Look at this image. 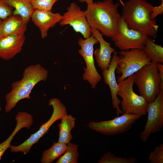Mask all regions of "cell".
Segmentation results:
<instances>
[{
  "instance_id": "1",
  "label": "cell",
  "mask_w": 163,
  "mask_h": 163,
  "mask_svg": "<svg viewBox=\"0 0 163 163\" xmlns=\"http://www.w3.org/2000/svg\"><path fill=\"white\" fill-rule=\"evenodd\" d=\"M119 3L113 0H104L87 5L84 11L90 26L99 30L103 35L111 38L117 32L121 16L118 12Z\"/></svg>"
},
{
  "instance_id": "2",
  "label": "cell",
  "mask_w": 163,
  "mask_h": 163,
  "mask_svg": "<svg viewBox=\"0 0 163 163\" xmlns=\"http://www.w3.org/2000/svg\"><path fill=\"white\" fill-rule=\"evenodd\" d=\"M153 6L145 0H128L123 5L121 17L129 29L155 39L159 26L150 18Z\"/></svg>"
},
{
  "instance_id": "3",
  "label": "cell",
  "mask_w": 163,
  "mask_h": 163,
  "mask_svg": "<svg viewBox=\"0 0 163 163\" xmlns=\"http://www.w3.org/2000/svg\"><path fill=\"white\" fill-rule=\"evenodd\" d=\"M48 75L47 70L39 63L26 67L22 79L12 83L11 90L5 96V113L11 111L20 101L30 99V94L34 87L40 81L47 80Z\"/></svg>"
},
{
  "instance_id": "4",
  "label": "cell",
  "mask_w": 163,
  "mask_h": 163,
  "mask_svg": "<svg viewBox=\"0 0 163 163\" xmlns=\"http://www.w3.org/2000/svg\"><path fill=\"white\" fill-rule=\"evenodd\" d=\"M156 63L151 62L134 74V83L140 95L148 103L154 101L160 92V79Z\"/></svg>"
},
{
  "instance_id": "5",
  "label": "cell",
  "mask_w": 163,
  "mask_h": 163,
  "mask_svg": "<svg viewBox=\"0 0 163 163\" xmlns=\"http://www.w3.org/2000/svg\"><path fill=\"white\" fill-rule=\"evenodd\" d=\"M117 83V95L122 99L120 104L123 113L141 116L146 115L149 103L143 97L137 94L133 90L134 74Z\"/></svg>"
},
{
  "instance_id": "6",
  "label": "cell",
  "mask_w": 163,
  "mask_h": 163,
  "mask_svg": "<svg viewBox=\"0 0 163 163\" xmlns=\"http://www.w3.org/2000/svg\"><path fill=\"white\" fill-rule=\"evenodd\" d=\"M48 105L52 106L53 109L52 115L49 120L42 124L36 132L31 134L27 139L20 145L16 146L11 145L9 148L11 152L28 153L33 145L38 143L40 138L48 133L50 127L55 122L61 120L67 114L66 107L59 99H50Z\"/></svg>"
},
{
  "instance_id": "7",
  "label": "cell",
  "mask_w": 163,
  "mask_h": 163,
  "mask_svg": "<svg viewBox=\"0 0 163 163\" xmlns=\"http://www.w3.org/2000/svg\"><path fill=\"white\" fill-rule=\"evenodd\" d=\"M119 54V58L115 70L121 75L117 78V83L134 74L151 62L142 49H132L121 50Z\"/></svg>"
},
{
  "instance_id": "8",
  "label": "cell",
  "mask_w": 163,
  "mask_h": 163,
  "mask_svg": "<svg viewBox=\"0 0 163 163\" xmlns=\"http://www.w3.org/2000/svg\"><path fill=\"white\" fill-rule=\"evenodd\" d=\"M109 120L88 123L89 129L106 136H113L124 133L130 129L133 125L140 119L138 115L123 113Z\"/></svg>"
},
{
  "instance_id": "9",
  "label": "cell",
  "mask_w": 163,
  "mask_h": 163,
  "mask_svg": "<svg viewBox=\"0 0 163 163\" xmlns=\"http://www.w3.org/2000/svg\"><path fill=\"white\" fill-rule=\"evenodd\" d=\"M147 37L140 32L129 29L121 17L117 31L111 38L115 45L121 51L132 49H142Z\"/></svg>"
},
{
  "instance_id": "10",
  "label": "cell",
  "mask_w": 163,
  "mask_h": 163,
  "mask_svg": "<svg viewBox=\"0 0 163 163\" xmlns=\"http://www.w3.org/2000/svg\"><path fill=\"white\" fill-rule=\"evenodd\" d=\"M98 43V40L92 34L87 38H79L78 42L81 47L78 53L84 59L86 66V68H84L83 79L88 82L93 89L95 88L101 79V75L95 68L93 58L94 46Z\"/></svg>"
},
{
  "instance_id": "11",
  "label": "cell",
  "mask_w": 163,
  "mask_h": 163,
  "mask_svg": "<svg viewBox=\"0 0 163 163\" xmlns=\"http://www.w3.org/2000/svg\"><path fill=\"white\" fill-rule=\"evenodd\" d=\"M147 113L146 122L140 135L144 142L151 134L160 131L163 126V91H160L154 101L149 103Z\"/></svg>"
},
{
  "instance_id": "12",
  "label": "cell",
  "mask_w": 163,
  "mask_h": 163,
  "mask_svg": "<svg viewBox=\"0 0 163 163\" xmlns=\"http://www.w3.org/2000/svg\"><path fill=\"white\" fill-rule=\"evenodd\" d=\"M67 11L63 14L59 22L60 25H69L76 32L80 33L85 39L92 34L90 26L85 17L84 11L75 3L72 2L67 8Z\"/></svg>"
},
{
  "instance_id": "13",
  "label": "cell",
  "mask_w": 163,
  "mask_h": 163,
  "mask_svg": "<svg viewBox=\"0 0 163 163\" xmlns=\"http://www.w3.org/2000/svg\"><path fill=\"white\" fill-rule=\"evenodd\" d=\"M25 39L24 33L7 35L0 38V58L8 60L21 51Z\"/></svg>"
},
{
  "instance_id": "14",
  "label": "cell",
  "mask_w": 163,
  "mask_h": 163,
  "mask_svg": "<svg viewBox=\"0 0 163 163\" xmlns=\"http://www.w3.org/2000/svg\"><path fill=\"white\" fill-rule=\"evenodd\" d=\"M119 58L117 53L116 52L114 53L109 68L103 70L102 73L105 83L108 85L110 88L113 106V108L116 110L117 116H119L120 113H123L119 106L121 101L117 97L118 86L115 73Z\"/></svg>"
},
{
  "instance_id": "15",
  "label": "cell",
  "mask_w": 163,
  "mask_h": 163,
  "mask_svg": "<svg viewBox=\"0 0 163 163\" xmlns=\"http://www.w3.org/2000/svg\"><path fill=\"white\" fill-rule=\"evenodd\" d=\"M62 16L59 13H53L51 11L34 9L30 18L34 24L39 29L41 38L43 39L47 36L49 29L59 23Z\"/></svg>"
},
{
  "instance_id": "16",
  "label": "cell",
  "mask_w": 163,
  "mask_h": 163,
  "mask_svg": "<svg viewBox=\"0 0 163 163\" xmlns=\"http://www.w3.org/2000/svg\"><path fill=\"white\" fill-rule=\"evenodd\" d=\"M90 29L92 34L100 43V48L94 52L96 61L102 71L107 69L110 66L111 54L116 52L115 50L111 46L110 43L104 39L103 35L99 30L91 27Z\"/></svg>"
},
{
  "instance_id": "17",
  "label": "cell",
  "mask_w": 163,
  "mask_h": 163,
  "mask_svg": "<svg viewBox=\"0 0 163 163\" xmlns=\"http://www.w3.org/2000/svg\"><path fill=\"white\" fill-rule=\"evenodd\" d=\"M27 23L19 15L13 13L0 21V38L8 34L24 33Z\"/></svg>"
},
{
  "instance_id": "18",
  "label": "cell",
  "mask_w": 163,
  "mask_h": 163,
  "mask_svg": "<svg viewBox=\"0 0 163 163\" xmlns=\"http://www.w3.org/2000/svg\"><path fill=\"white\" fill-rule=\"evenodd\" d=\"M76 118L67 114L60 120L59 124V138L57 142L66 145L72 139L71 131L75 126Z\"/></svg>"
},
{
  "instance_id": "19",
  "label": "cell",
  "mask_w": 163,
  "mask_h": 163,
  "mask_svg": "<svg viewBox=\"0 0 163 163\" xmlns=\"http://www.w3.org/2000/svg\"><path fill=\"white\" fill-rule=\"evenodd\" d=\"M15 10L13 13L19 15L28 22L34 10L30 0H2Z\"/></svg>"
},
{
  "instance_id": "20",
  "label": "cell",
  "mask_w": 163,
  "mask_h": 163,
  "mask_svg": "<svg viewBox=\"0 0 163 163\" xmlns=\"http://www.w3.org/2000/svg\"><path fill=\"white\" fill-rule=\"evenodd\" d=\"M154 40L147 37L144 47L142 49L151 61L156 63H163V47L156 44Z\"/></svg>"
},
{
  "instance_id": "21",
  "label": "cell",
  "mask_w": 163,
  "mask_h": 163,
  "mask_svg": "<svg viewBox=\"0 0 163 163\" xmlns=\"http://www.w3.org/2000/svg\"><path fill=\"white\" fill-rule=\"evenodd\" d=\"M67 149L66 145L55 142L49 149L43 152L42 163H51L63 154Z\"/></svg>"
},
{
  "instance_id": "22",
  "label": "cell",
  "mask_w": 163,
  "mask_h": 163,
  "mask_svg": "<svg viewBox=\"0 0 163 163\" xmlns=\"http://www.w3.org/2000/svg\"><path fill=\"white\" fill-rule=\"evenodd\" d=\"M66 146V150L56 163H77L79 156L78 150L79 145L70 142Z\"/></svg>"
},
{
  "instance_id": "23",
  "label": "cell",
  "mask_w": 163,
  "mask_h": 163,
  "mask_svg": "<svg viewBox=\"0 0 163 163\" xmlns=\"http://www.w3.org/2000/svg\"><path fill=\"white\" fill-rule=\"evenodd\" d=\"M138 159L135 157L129 158L117 156L110 152L105 154L98 161V163H135Z\"/></svg>"
},
{
  "instance_id": "24",
  "label": "cell",
  "mask_w": 163,
  "mask_h": 163,
  "mask_svg": "<svg viewBox=\"0 0 163 163\" xmlns=\"http://www.w3.org/2000/svg\"><path fill=\"white\" fill-rule=\"evenodd\" d=\"M59 0H30L34 9L51 11L53 5Z\"/></svg>"
},
{
  "instance_id": "25",
  "label": "cell",
  "mask_w": 163,
  "mask_h": 163,
  "mask_svg": "<svg viewBox=\"0 0 163 163\" xmlns=\"http://www.w3.org/2000/svg\"><path fill=\"white\" fill-rule=\"evenodd\" d=\"M151 163H163V144L162 143L156 146L151 152L148 158Z\"/></svg>"
},
{
  "instance_id": "26",
  "label": "cell",
  "mask_w": 163,
  "mask_h": 163,
  "mask_svg": "<svg viewBox=\"0 0 163 163\" xmlns=\"http://www.w3.org/2000/svg\"><path fill=\"white\" fill-rule=\"evenodd\" d=\"M13 8L0 0V19L3 20L13 13Z\"/></svg>"
},
{
  "instance_id": "27",
  "label": "cell",
  "mask_w": 163,
  "mask_h": 163,
  "mask_svg": "<svg viewBox=\"0 0 163 163\" xmlns=\"http://www.w3.org/2000/svg\"><path fill=\"white\" fill-rule=\"evenodd\" d=\"M161 4L156 7L153 6L152 12L150 15V18L153 20L155 19L156 17L159 15H161L163 14V1H161Z\"/></svg>"
},
{
  "instance_id": "28",
  "label": "cell",
  "mask_w": 163,
  "mask_h": 163,
  "mask_svg": "<svg viewBox=\"0 0 163 163\" xmlns=\"http://www.w3.org/2000/svg\"><path fill=\"white\" fill-rule=\"evenodd\" d=\"M157 66L160 81V91H163V65L162 63H157Z\"/></svg>"
},
{
  "instance_id": "29",
  "label": "cell",
  "mask_w": 163,
  "mask_h": 163,
  "mask_svg": "<svg viewBox=\"0 0 163 163\" xmlns=\"http://www.w3.org/2000/svg\"><path fill=\"white\" fill-rule=\"evenodd\" d=\"M80 2H85L87 5L91 4L94 2L93 0H78Z\"/></svg>"
},
{
  "instance_id": "30",
  "label": "cell",
  "mask_w": 163,
  "mask_h": 163,
  "mask_svg": "<svg viewBox=\"0 0 163 163\" xmlns=\"http://www.w3.org/2000/svg\"><path fill=\"white\" fill-rule=\"evenodd\" d=\"M2 109V108L0 107V112H1Z\"/></svg>"
},
{
  "instance_id": "31",
  "label": "cell",
  "mask_w": 163,
  "mask_h": 163,
  "mask_svg": "<svg viewBox=\"0 0 163 163\" xmlns=\"http://www.w3.org/2000/svg\"><path fill=\"white\" fill-rule=\"evenodd\" d=\"M158 0L161 1H163V0Z\"/></svg>"
},
{
  "instance_id": "32",
  "label": "cell",
  "mask_w": 163,
  "mask_h": 163,
  "mask_svg": "<svg viewBox=\"0 0 163 163\" xmlns=\"http://www.w3.org/2000/svg\"><path fill=\"white\" fill-rule=\"evenodd\" d=\"M1 21V19H0V21Z\"/></svg>"
}]
</instances>
